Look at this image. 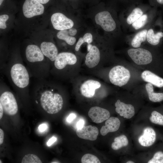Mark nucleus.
I'll list each match as a JSON object with an SVG mask.
<instances>
[{"label":"nucleus","instance_id":"obj_1","mask_svg":"<svg viewBox=\"0 0 163 163\" xmlns=\"http://www.w3.org/2000/svg\"><path fill=\"white\" fill-rule=\"evenodd\" d=\"M19 43L10 45L7 61L0 69V72L8 78L16 92L21 96L28 94L31 75L24 63Z\"/></svg>","mask_w":163,"mask_h":163},{"label":"nucleus","instance_id":"obj_2","mask_svg":"<svg viewBox=\"0 0 163 163\" xmlns=\"http://www.w3.org/2000/svg\"><path fill=\"white\" fill-rule=\"evenodd\" d=\"M155 8L142 2L124 8L118 15L123 31L134 33L148 28L153 23Z\"/></svg>","mask_w":163,"mask_h":163},{"label":"nucleus","instance_id":"obj_3","mask_svg":"<svg viewBox=\"0 0 163 163\" xmlns=\"http://www.w3.org/2000/svg\"><path fill=\"white\" fill-rule=\"evenodd\" d=\"M20 50L31 76L36 79L47 78L51 64L39 47L30 40L20 44Z\"/></svg>","mask_w":163,"mask_h":163},{"label":"nucleus","instance_id":"obj_4","mask_svg":"<svg viewBox=\"0 0 163 163\" xmlns=\"http://www.w3.org/2000/svg\"><path fill=\"white\" fill-rule=\"evenodd\" d=\"M36 79L32 88L37 97L35 103L48 113H58L63 107V100L57 88L46 78Z\"/></svg>","mask_w":163,"mask_h":163},{"label":"nucleus","instance_id":"obj_5","mask_svg":"<svg viewBox=\"0 0 163 163\" xmlns=\"http://www.w3.org/2000/svg\"><path fill=\"white\" fill-rule=\"evenodd\" d=\"M89 16L94 26L103 31V36L110 42L123 37V31L116 8H105L97 12L90 13Z\"/></svg>","mask_w":163,"mask_h":163},{"label":"nucleus","instance_id":"obj_6","mask_svg":"<svg viewBox=\"0 0 163 163\" xmlns=\"http://www.w3.org/2000/svg\"><path fill=\"white\" fill-rule=\"evenodd\" d=\"M73 13H66L56 11L52 13L50 17V21L53 28L57 31L67 30L81 26L79 18L76 17Z\"/></svg>","mask_w":163,"mask_h":163},{"label":"nucleus","instance_id":"obj_7","mask_svg":"<svg viewBox=\"0 0 163 163\" xmlns=\"http://www.w3.org/2000/svg\"><path fill=\"white\" fill-rule=\"evenodd\" d=\"M0 104L5 113L9 115L16 114L18 106L15 97L9 87L1 79Z\"/></svg>","mask_w":163,"mask_h":163},{"label":"nucleus","instance_id":"obj_8","mask_svg":"<svg viewBox=\"0 0 163 163\" xmlns=\"http://www.w3.org/2000/svg\"><path fill=\"white\" fill-rule=\"evenodd\" d=\"M48 37L46 35L44 36V37L34 38L31 40L39 47L43 54L53 65L59 53L58 48L53 41V37Z\"/></svg>","mask_w":163,"mask_h":163},{"label":"nucleus","instance_id":"obj_9","mask_svg":"<svg viewBox=\"0 0 163 163\" xmlns=\"http://www.w3.org/2000/svg\"><path fill=\"white\" fill-rule=\"evenodd\" d=\"M45 11L43 5L36 0H25L22 5V14L26 19H32L42 15Z\"/></svg>","mask_w":163,"mask_h":163},{"label":"nucleus","instance_id":"obj_10","mask_svg":"<svg viewBox=\"0 0 163 163\" xmlns=\"http://www.w3.org/2000/svg\"><path fill=\"white\" fill-rule=\"evenodd\" d=\"M109 77L112 84L121 87L127 83L130 78V74L128 69L118 65L114 67L110 70Z\"/></svg>","mask_w":163,"mask_h":163},{"label":"nucleus","instance_id":"obj_11","mask_svg":"<svg viewBox=\"0 0 163 163\" xmlns=\"http://www.w3.org/2000/svg\"><path fill=\"white\" fill-rule=\"evenodd\" d=\"M127 53L133 61L138 65L148 64L152 60V53L145 48H131L128 50Z\"/></svg>","mask_w":163,"mask_h":163},{"label":"nucleus","instance_id":"obj_12","mask_svg":"<svg viewBox=\"0 0 163 163\" xmlns=\"http://www.w3.org/2000/svg\"><path fill=\"white\" fill-rule=\"evenodd\" d=\"M77 61V57L74 54L68 52L59 53L54 62L53 69L50 70H61L67 65H73L76 63Z\"/></svg>","mask_w":163,"mask_h":163},{"label":"nucleus","instance_id":"obj_13","mask_svg":"<svg viewBox=\"0 0 163 163\" xmlns=\"http://www.w3.org/2000/svg\"><path fill=\"white\" fill-rule=\"evenodd\" d=\"M88 115L94 122L98 123L108 119L110 114L107 110L95 106L90 108L88 112Z\"/></svg>","mask_w":163,"mask_h":163},{"label":"nucleus","instance_id":"obj_14","mask_svg":"<svg viewBox=\"0 0 163 163\" xmlns=\"http://www.w3.org/2000/svg\"><path fill=\"white\" fill-rule=\"evenodd\" d=\"M92 44L90 50L86 55L85 60L86 66L90 68L97 66L101 58V52L99 48L96 45H93V42Z\"/></svg>","mask_w":163,"mask_h":163},{"label":"nucleus","instance_id":"obj_15","mask_svg":"<svg viewBox=\"0 0 163 163\" xmlns=\"http://www.w3.org/2000/svg\"><path fill=\"white\" fill-rule=\"evenodd\" d=\"M148 28L142 30L132 34L127 35L125 38L127 40L129 41L130 44L133 48L140 47L142 43L146 42Z\"/></svg>","mask_w":163,"mask_h":163},{"label":"nucleus","instance_id":"obj_16","mask_svg":"<svg viewBox=\"0 0 163 163\" xmlns=\"http://www.w3.org/2000/svg\"><path fill=\"white\" fill-rule=\"evenodd\" d=\"M101 86V83L93 80H88L84 82L80 87L81 92L84 97L91 98L93 97L96 89Z\"/></svg>","mask_w":163,"mask_h":163},{"label":"nucleus","instance_id":"obj_17","mask_svg":"<svg viewBox=\"0 0 163 163\" xmlns=\"http://www.w3.org/2000/svg\"><path fill=\"white\" fill-rule=\"evenodd\" d=\"M76 133L79 138L91 141L96 140L98 134L97 128L91 125L84 126L80 129H77Z\"/></svg>","mask_w":163,"mask_h":163},{"label":"nucleus","instance_id":"obj_18","mask_svg":"<svg viewBox=\"0 0 163 163\" xmlns=\"http://www.w3.org/2000/svg\"><path fill=\"white\" fill-rule=\"evenodd\" d=\"M156 134L154 130L151 127H147L144 129L142 135L139 138V144L144 147L152 145L155 142Z\"/></svg>","mask_w":163,"mask_h":163},{"label":"nucleus","instance_id":"obj_19","mask_svg":"<svg viewBox=\"0 0 163 163\" xmlns=\"http://www.w3.org/2000/svg\"><path fill=\"white\" fill-rule=\"evenodd\" d=\"M116 111L121 116L126 119L131 118L135 114L134 107L131 104H126L118 100L115 104Z\"/></svg>","mask_w":163,"mask_h":163},{"label":"nucleus","instance_id":"obj_20","mask_svg":"<svg viewBox=\"0 0 163 163\" xmlns=\"http://www.w3.org/2000/svg\"><path fill=\"white\" fill-rule=\"evenodd\" d=\"M120 124V122L118 118L114 117H109L106 120L105 125L101 127V134L104 136L109 132H116L119 129Z\"/></svg>","mask_w":163,"mask_h":163},{"label":"nucleus","instance_id":"obj_21","mask_svg":"<svg viewBox=\"0 0 163 163\" xmlns=\"http://www.w3.org/2000/svg\"><path fill=\"white\" fill-rule=\"evenodd\" d=\"M153 24L148 28L146 42L152 45L156 46L159 43L161 39L163 37V32H156Z\"/></svg>","mask_w":163,"mask_h":163},{"label":"nucleus","instance_id":"obj_22","mask_svg":"<svg viewBox=\"0 0 163 163\" xmlns=\"http://www.w3.org/2000/svg\"><path fill=\"white\" fill-rule=\"evenodd\" d=\"M141 77L145 81L156 87L159 88L163 87V79L149 71L145 70L143 72Z\"/></svg>","mask_w":163,"mask_h":163},{"label":"nucleus","instance_id":"obj_23","mask_svg":"<svg viewBox=\"0 0 163 163\" xmlns=\"http://www.w3.org/2000/svg\"><path fill=\"white\" fill-rule=\"evenodd\" d=\"M56 37L58 40L64 41L67 44L70 46L74 45L77 40L75 37L69 35L67 30L57 31Z\"/></svg>","mask_w":163,"mask_h":163},{"label":"nucleus","instance_id":"obj_24","mask_svg":"<svg viewBox=\"0 0 163 163\" xmlns=\"http://www.w3.org/2000/svg\"><path fill=\"white\" fill-rule=\"evenodd\" d=\"M94 33L91 31H87L80 37L76 43L75 48V51H78L83 44L86 43L88 44L92 43L94 39Z\"/></svg>","mask_w":163,"mask_h":163},{"label":"nucleus","instance_id":"obj_25","mask_svg":"<svg viewBox=\"0 0 163 163\" xmlns=\"http://www.w3.org/2000/svg\"><path fill=\"white\" fill-rule=\"evenodd\" d=\"M145 88L149 100L153 102H160L163 100V93H155L154 91L153 85L150 83L145 85Z\"/></svg>","mask_w":163,"mask_h":163},{"label":"nucleus","instance_id":"obj_26","mask_svg":"<svg viewBox=\"0 0 163 163\" xmlns=\"http://www.w3.org/2000/svg\"><path fill=\"white\" fill-rule=\"evenodd\" d=\"M128 144V140L127 137L123 135L115 138L111 146L113 150H117L123 147L126 146Z\"/></svg>","mask_w":163,"mask_h":163},{"label":"nucleus","instance_id":"obj_27","mask_svg":"<svg viewBox=\"0 0 163 163\" xmlns=\"http://www.w3.org/2000/svg\"><path fill=\"white\" fill-rule=\"evenodd\" d=\"M149 120L153 123L163 126V115L156 111L152 112Z\"/></svg>","mask_w":163,"mask_h":163},{"label":"nucleus","instance_id":"obj_28","mask_svg":"<svg viewBox=\"0 0 163 163\" xmlns=\"http://www.w3.org/2000/svg\"><path fill=\"white\" fill-rule=\"evenodd\" d=\"M21 163H41V161L36 155L28 154L25 155L22 159Z\"/></svg>","mask_w":163,"mask_h":163},{"label":"nucleus","instance_id":"obj_29","mask_svg":"<svg viewBox=\"0 0 163 163\" xmlns=\"http://www.w3.org/2000/svg\"><path fill=\"white\" fill-rule=\"evenodd\" d=\"M82 163H100L99 159L95 156L90 154L84 155L81 158Z\"/></svg>","mask_w":163,"mask_h":163},{"label":"nucleus","instance_id":"obj_30","mask_svg":"<svg viewBox=\"0 0 163 163\" xmlns=\"http://www.w3.org/2000/svg\"><path fill=\"white\" fill-rule=\"evenodd\" d=\"M8 13H2L0 15V29L1 30H5L8 27L7 22L10 18Z\"/></svg>","mask_w":163,"mask_h":163},{"label":"nucleus","instance_id":"obj_31","mask_svg":"<svg viewBox=\"0 0 163 163\" xmlns=\"http://www.w3.org/2000/svg\"><path fill=\"white\" fill-rule=\"evenodd\" d=\"M148 163H163V152L159 151L155 153Z\"/></svg>","mask_w":163,"mask_h":163},{"label":"nucleus","instance_id":"obj_32","mask_svg":"<svg viewBox=\"0 0 163 163\" xmlns=\"http://www.w3.org/2000/svg\"><path fill=\"white\" fill-rule=\"evenodd\" d=\"M124 7V8L131 5L142 2V0H117Z\"/></svg>","mask_w":163,"mask_h":163},{"label":"nucleus","instance_id":"obj_33","mask_svg":"<svg viewBox=\"0 0 163 163\" xmlns=\"http://www.w3.org/2000/svg\"><path fill=\"white\" fill-rule=\"evenodd\" d=\"M149 5L152 7L156 8L157 6L163 7V0H148Z\"/></svg>","mask_w":163,"mask_h":163},{"label":"nucleus","instance_id":"obj_34","mask_svg":"<svg viewBox=\"0 0 163 163\" xmlns=\"http://www.w3.org/2000/svg\"><path fill=\"white\" fill-rule=\"evenodd\" d=\"M69 35L71 36L75 37L78 33L77 28L73 27L67 29Z\"/></svg>","mask_w":163,"mask_h":163},{"label":"nucleus","instance_id":"obj_35","mask_svg":"<svg viewBox=\"0 0 163 163\" xmlns=\"http://www.w3.org/2000/svg\"><path fill=\"white\" fill-rule=\"evenodd\" d=\"M84 121L83 120H81L78 122L76 124L77 129H80L84 126Z\"/></svg>","mask_w":163,"mask_h":163},{"label":"nucleus","instance_id":"obj_36","mask_svg":"<svg viewBox=\"0 0 163 163\" xmlns=\"http://www.w3.org/2000/svg\"><path fill=\"white\" fill-rule=\"evenodd\" d=\"M76 117V116L75 114L71 113L67 117L66 119L67 121L69 123H70Z\"/></svg>","mask_w":163,"mask_h":163},{"label":"nucleus","instance_id":"obj_37","mask_svg":"<svg viewBox=\"0 0 163 163\" xmlns=\"http://www.w3.org/2000/svg\"><path fill=\"white\" fill-rule=\"evenodd\" d=\"M57 140V138L55 137H53L50 139L47 142V145L48 146L51 145Z\"/></svg>","mask_w":163,"mask_h":163},{"label":"nucleus","instance_id":"obj_38","mask_svg":"<svg viewBox=\"0 0 163 163\" xmlns=\"http://www.w3.org/2000/svg\"><path fill=\"white\" fill-rule=\"evenodd\" d=\"M47 128V125L44 123L40 124L38 127L39 130L41 132L44 131Z\"/></svg>","mask_w":163,"mask_h":163},{"label":"nucleus","instance_id":"obj_39","mask_svg":"<svg viewBox=\"0 0 163 163\" xmlns=\"http://www.w3.org/2000/svg\"><path fill=\"white\" fill-rule=\"evenodd\" d=\"M4 133L3 130L0 129V145H1L3 142Z\"/></svg>","mask_w":163,"mask_h":163},{"label":"nucleus","instance_id":"obj_40","mask_svg":"<svg viewBox=\"0 0 163 163\" xmlns=\"http://www.w3.org/2000/svg\"><path fill=\"white\" fill-rule=\"evenodd\" d=\"M39 3L43 5H45L48 3L50 0H36Z\"/></svg>","mask_w":163,"mask_h":163},{"label":"nucleus","instance_id":"obj_41","mask_svg":"<svg viewBox=\"0 0 163 163\" xmlns=\"http://www.w3.org/2000/svg\"><path fill=\"white\" fill-rule=\"evenodd\" d=\"M4 110L2 105L0 104V119L2 118L4 113Z\"/></svg>","mask_w":163,"mask_h":163},{"label":"nucleus","instance_id":"obj_42","mask_svg":"<svg viewBox=\"0 0 163 163\" xmlns=\"http://www.w3.org/2000/svg\"><path fill=\"white\" fill-rule=\"evenodd\" d=\"M4 0H0V6H1Z\"/></svg>","mask_w":163,"mask_h":163},{"label":"nucleus","instance_id":"obj_43","mask_svg":"<svg viewBox=\"0 0 163 163\" xmlns=\"http://www.w3.org/2000/svg\"><path fill=\"white\" fill-rule=\"evenodd\" d=\"M126 163H134V162L133 161H127Z\"/></svg>","mask_w":163,"mask_h":163},{"label":"nucleus","instance_id":"obj_44","mask_svg":"<svg viewBox=\"0 0 163 163\" xmlns=\"http://www.w3.org/2000/svg\"><path fill=\"white\" fill-rule=\"evenodd\" d=\"M0 163H2V161L1 162V160H0Z\"/></svg>","mask_w":163,"mask_h":163},{"label":"nucleus","instance_id":"obj_45","mask_svg":"<svg viewBox=\"0 0 163 163\" xmlns=\"http://www.w3.org/2000/svg\"></svg>","mask_w":163,"mask_h":163}]
</instances>
